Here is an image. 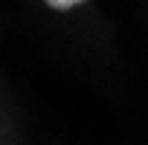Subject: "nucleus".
Returning a JSON list of instances; mask_svg holds the SVG:
<instances>
[{"instance_id":"obj_1","label":"nucleus","mask_w":148,"mask_h":145,"mask_svg":"<svg viewBox=\"0 0 148 145\" xmlns=\"http://www.w3.org/2000/svg\"><path fill=\"white\" fill-rule=\"evenodd\" d=\"M79 3H84V0H47V6H52V9H58V12H67V9L79 6Z\"/></svg>"}]
</instances>
